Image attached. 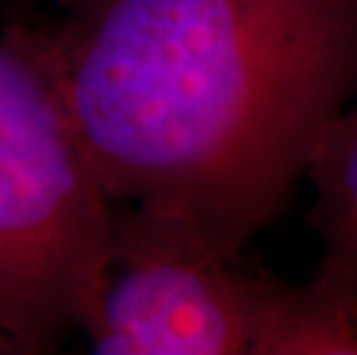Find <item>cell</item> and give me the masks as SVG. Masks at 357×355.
<instances>
[{
	"label": "cell",
	"mask_w": 357,
	"mask_h": 355,
	"mask_svg": "<svg viewBox=\"0 0 357 355\" xmlns=\"http://www.w3.org/2000/svg\"><path fill=\"white\" fill-rule=\"evenodd\" d=\"M116 206L49 81L0 40V351L51 353L83 332L109 268Z\"/></svg>",
	"instance_id": "2"
},
{
	"label": "cell",
	"mask_w": 357,
	"mask_h": 355,
	"mask_svg": "<svg viewBox=\"0 0 357 355\" xmlns=\"http://www.w3.org/2000/svg\"><path fill=\"white\" fill-rule=\"evenodd\" d=\"M268 273L178 219L118 203L83 335L100 355H252Z\"/></svg>",
	"instance_id": "3"
},
{
	"label": "cell",
	"mask_w": 357,
	"mask_h": 355,
	"mask_svg": "<svg viewBox=\"0 0 357 355\" xmlns=\"http://www.w3.org/2000/svg\"><path fill=\"white\" fill-rule=\"evenodd\" d=\"M3 40L44 74L111 201L242 254L357 95V0H104Z\"/></svg>",
	"instance_id": "1"
},
{
	"label": "cell",
	"mask_w": 357,
	"mask_h": 355,
	"mask_svg": "<svg viewBox=\"0 0 357 355\" xmlns=\"http://www.w3.org/2000/svg\"><path fill=\"white\" fill-rule=\"evenodd\" d=\"M252 355H357V314L311 279L270 270Z\"/></svg>",
	"instance_id": "5"
},
{
	"label": "cell",
	"mask_w": 357,
	"mask_h": 355,
	"mask_svg": "<svg viewBox=\"0 0 357 355\" xmlns=\"http://www.w3.org/2000/svg\"><path fill=\"white\" fill-rule=\"evenodd\" d=\"M17 3H35V0H17ZM63 14H74V12H83V10H90V7L104 3V0H53Z\"/></svg>",
	"instance_id": "6"
},
{
	"label": "cell",
	"mask_w": 357,
	"mask_h": 355,
	"mask_svg": "<svg viewBox=\"0 0 357 355\" xmlns=\"http://www.w3.org/2000/svg\"><path fill=\"white\" fill-rule=\"evenodd\" d=\"M307 178L314 185L307 224L321 240L311 282L357 314V95L323 132Z\"/></svg>",
	"instance_id": "4"
}]
</instances>
